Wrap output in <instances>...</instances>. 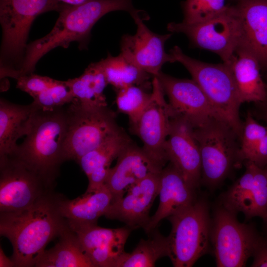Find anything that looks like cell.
<instances>
[{"label":"cell","instance_id":"obj_1","mask_svg":"<svg viewBox=\"0 0 267 267\" xmlns=\"http://www.w3.org/2000/svg\"><path fill=\"white\" fill-rule=\"evenodd\" d=\"M60 197L53 193L23 210L0 213V234L12 244L15 267H35L47 245L69 227L59 210Z\"/></svg>","mask_w":267,"mask_h":267},{"label":"cell","instance_id":"obj_2","mask_svg":"<svg viewBox=\"0 0 267 267\" xmlns=\"http://www.w3.org/2000/svg\"><path fill=\"white\" fill-rule=\"evenodd\" d=\"M116 10L127 11L131 16L139 12L134 6L132 0H90L63 8L59 12V16L51 31L27 44L21 67L13 74V78L33 73L39 60L55 47L67 48L71 43L76 42L81 49L85 48L94 25L107 13Z\"/></svg>","mask_w":267,"mask_h":267},{"label":"cell","instance_id":"obj_3","mask_svg":"<svg viewBox=\"0 0 267 267\" xmlns=\"http://www.w3.org/2000/svg\"><path fill=\"white\" fill-rule=\"evenodd\" d=\"M68 128L67 106L34 112L27 134L14 156L45 178L55 181L67 160L65 144Z\"/></svg>","mask_w":267,"mask_h":267},{"label":"cell","instance_id":"obj_4","mask_svg":"<svg viewBox=\"0 0 267 267\" xmlns=\"http://www.w3.org/2000/svg\"><path fill=\"white\" fill-rule=\"evenodd\" d=\"M175 62L181 63L205 93L212 107L241 137L243 122L239 115L242 104L228 65L203 62L186 55L178 46L170 51Z\"/></svg>","mask_w":267,"mask_h":267},{"label":"cell","instance_id":"obj_5","mask_svg":"<svg viewBox=\"0 0 267 267\" xmlns=\"http://www.w3.org/2000/svg\"><path fill=\"white\" fill-rule=\"evenodd\" d=\"M201 156V183L210 188L220 185L233 168H240V138L224 120L213 118L195 128Z\"/></svg>","mask_w":267,"mask_h":267},{"label":"cell","instance_id":"obj_6","mask_svg":"<svg viewBox=\"0 0 267 267\" xmlns=\"http://www.w3.org/2000/svg\"><path fill=\"white\" fill-rule=\"evenodd\" d=\"M167 219L172 225L167 237L168 257L174 267H192L210 247L211 219L207 202L196 199Z\"/></svg>","mask_w":267,"mask_h":267},{"label":"cell","instance_id":"obj_7","mask_svg":"<svg viewBox=\"0 0 267 267\" xmlns=\"http://www.w3.org/2000/svg\"><path fill=\"white\" fill-rule=\"evenodd\" d=\"M58 10L52 0H0V71L19 70L33 21L42 13Z\"/></svg>","mask_w":267,"mask_h":267},{"label":"cell","instance_id":"obj_8","mask_svg":"<svg viewBox=\"0 0 267 267\" xmlns=\"http://www.w3.org/2000/svg\"><path fill=\"white\" fill-rule=\"evenodd\" d=\"M68 128L65 144L66 160L76 162L122 129L108 106L87 107L74 100L67 106Z\"/></svg>","mask_w":267,"mask_h":267},{"label":"cell","instance_id":"obj_9","mask_svg":"<svg viewBox=\"0 0 267 267\" xmlns=\"http://www.w3.org/2000/svg\"><path fill=\"white\" fill-rule=\"evenodd\" d=\"M261 237L252 225L239 222L222 205L215 209L210 238L217 267L245 266Z\"/></svg>","mask_w":267,"mask_h":267},{"label":"cell","instance_id":"obj_10","mask_svg":"<svg viewBox=\"0 0 267 267\" xmlns=\"http://www.w3.org/2000/svg\"><path fill=\"white\" fill-rule=\"evenodd\" d=\"M14 156L0 157V212H16L53 193L54 183Z\"/></svg>","mask_w":267,"mask_h":267},{"label":"cell","instance_id":"obj_11","mask_svg":"<svg viewBox=\"0 0 267 267\" xmlns=\"http://www.w3.org/2000/svg\"><path fill=\"white\" fill-rule=\"evenodd\" d=\"M167 29L172 33L184 34L193 46L217 54L225 64L230 62L238 44V21L231 3L208 20L195 23L171 22Z\"/></svg>","mask_w":267,"mask_h":267},{"label":"cell","instance_id":"obj_12","mask_svg":"<svg viewBox=\"0 0 267 267\" xmlns=\"http://www.w3.org/2000/svg\"><path fill=\"white\" fill-rule=\"evenodd\" d=\"M150 99L131 131L143 143V149L164 167L168 162L165 145L169 135L171 114L165 93L156 77H153Z\"/></svg>","mask_w":267,"mask_h":267},{"label":"cell","instance_id":"obj_13","mask_svg":"<svg viewBox=\"0 0 267 267\" xmlns=\"http://www.w3.org/2000/svg\"><path fill=\"white\" fill-rule=\"evenodd\" d=\"M153 77L157 78L168 98L171 117H183L194 128L213 118L223 120L192 79L177 78L161 71Z\"/></svg>","mask_w":267,"mask_h":267},{"label":"cell","instance_id":"obj_14","mask_svg":"<svg viewBox=\"0 0 267 267\" xmlns=\"http://www.w3.org/2000/svg\"><path fill=\"white\" fill-rule=\"evenodd\" d=\"M245 171L222 194L221 205L237 215L242 213L247 219L258 217L267 219V167L253 162L243 163Z\"/></svg>","mask_w":267,"mask_h":267},{"label":"cell","instance_id":"obj_15","mask_svg":"<svg viewBox=\"0 0 267 267\" xmlns=\"http://www.w3.org/2000/svg\"><path fill=\"white\" fill-rule=\"evenodd\" d=\"M165 152L167 161L191 187L196 189L201 184L200 152L194 127L183 117H171Z\"/></svg>","mask_w":267,"mask_h":267},{"label":"cell","instance_id":"obj_16","mask_svg":"<svg viewBox=\"0 0 267 267\" xmlns=\"http://www.w3.org/2000/svg\"><path fill=\"white\" fill-rule=\"evenodd\" d=\"M136 25L133 35H124L121 41V52L127 60L151 75L156 76L163 65L175 61L166 52L165 44L171 34L160 35L151 31L143 22L141 15L133 18Z\"/></svg>","mask_w":267,"mask_h":267},{"label":"cell","instance_id":"obj_17","mask_svg":"<svg viewBox=\"0 0 267 267\" xmlns=\"http://www.w3.org/2000/svg\"><path fill=\"white\" fill-rule=\"evenodd\" d=\"M238 21L237 47L252 54L259 62L267 80V0H233Z\"/></svg>","mask_w":267,"mask_h":267},{"label":"cell","instance_id":"obj_18","mask_svg":"<svg viewBox=\"0 0 267 267\" xmlns=\"http://www.w3.org/2000/svg\"><path fill=\"white\" fill-rule=\"evenodd\" d=\"M160 173L131 186L122 197L113 201L105 216L122 222L133 229H144L150 219V208L159 194Z\"/></svg>","mask_w":267,"mask_h":267},{"label":"cell","instance_id":"obj_19","mask_svg":"<svg viewBox=\"0 0 267 267\" xmlns=\"http://www.w3.org/2000/svg\"><path fill=\"white\" fill-rule=\"evenodd\" d=\"M130 227L110 228L91 224L73 230L94 267H116L125 253Z\"/></svg>","mask_w":267,"mask_h":267},{"label":"cell","instance_id":"obj_20","mask_svg":"<svg viewBox=\"0 0 267 267\" xmlns=\"http://www.w3.org/2000/svg\"><path fill=\"white\" fill-rule=\"evenodd\" d=\"M117 159L105 183L113 195V201L122 197L133 185L148 176L160 173L164 168L133 141Z\"/></svg>","mask_w":267,"mask_h":267},{"label":"cell","instance_id":"obj_21","mask_svg":"<svg viewBox=\"0 0 267 267\" xmlns=\"http://www.w3.org/2000/svg\"><path fill=\"white\" fill-rule=\"evenodd\" d=\"M195 190L171 163L164 167L160 174L158 207L144 229L145 232L149 233L163 219L193 203L196 200Z\"/></svg>","mask_w":267,"mask_h":267},{"label":"cell","instance_id":"obj_22","mask_svg":"<svg viewBox=\"0 0 267 267\" xmlns=\"http://www.w3.org/2000/svg\"><path fill=\"white\" fill-rule=\"evenodd\" d=\"M113 200L107 187L85 193L69 200L60 197L59 208L69 227L72 230L84 226L97 224L98 219L105 216Z\"/></svg>","mask_w":267,"mask_h":267},{"label":"cell","instance_id":"obj_23","mask_svg":"<svg viewBox=\"0 0 267 267\" xmlns=\"http://www.w3.org/2000/svg\"><path fill=\"white\" fill-rule=\"evenodd\" d=\"M132 140L122 129L77 162L87 176L89 183L86 192H92L105 185L110 165Z\"/></svg>","mask_w":267,"mask_h":267},{"label":"cell","instance_id":"obj_24","mask_svg":"<svg viewBox=\"0 0 267 267\" xmlns=\"http://www.w3.org/2000/svg\"><path fill=\"white\" fill-rule=\"evenodd\" d=\"M230 68L241 104L263 101L267 94L260 64L250 52L237 47L228 64Z\"/></svg>","mask_w":267,"mask_h":267},{"label":"cell","instance_id":"obj_25","mask_svg":"<svg viewBox=\"0 0 267 267\" xmlns=\"http://www.w3.org/2000/svg\"><path fill=\"white\" fill-rule=\"evenodd\" d=\"M38 107L12 103L0 99V157L11 156L15 152L17 141L28 132L31 120Z\"/></svg>","mask_w":267,"mask_h":267},{"label":"cell","instance_id":"obj_26","mask_svg":"<svg viewBox=\"0 0 267 267\" xmlns=\"http://www.w3.org/2000/svg\"><path fill=\"white\" fill-rule=\"evenodd\" d=\"M58 237V242L44 251L35 267H94L84 251L77 235L69 227Z\"/></svg>","mask_w":267,"mask_h":267},{"label":"cell","instance_id":"obj_27","mask_svg":"<svg viewBox=\"0 0 267 267\" xmlns=\"http://www.w3.org/2000/svg\"><path fill=\"white\" fill-rule=\"evenodd\" d=\"M74 100L87 107L107 106L104 90L108 85L99 62L90 64L79 77L65 81Z\"/></svg>","mask_w":267,"mask_h":267},{"label":"cell","instance_id":"obj_28","mask_svg":"<svg viewBox=\"0 0 267 267\" xmlns=\"http://www.w3.org/2000/svg\"><path fill=\"white\" fill-rule=\"evenodd\" d=\"M98 62L108 84L113 86L115 90L133 85L145 88L150 86L148 81L152 76L129 61L121 53L116 56L108 54L106 58Z\"/></svg>","mask_w":267,"mask_h":267},{"label":"cell","instance_id":"obj_29","mask_svg":"<svg viewBox=\"0 0 267 267\" xmlns=\"http://www.w3.org/2000/svg\"><path fill=\"white\" fill-rule=\"evenodd\" d=\"M149 233L150 237L141 239L131 253L125 252L116 267H152L159 259L168 257L167 237L156 228Z\"/></svg>","mask_w":267,"mask_h":267},{"label":"cell","instance_id":"obj_30","mask_svg":"<svg viewBox=\"0 0 267 267\" xmlns=\"http://www.w3.org/2000/svg\"><path fill=\"white\" fill-rule=\"evenodd\" d=\"M145 89L133 85L116 90L118 111L128 116L131 128L136 123L150 99L151 92H147Z\"/></svg>","mask_w":267,"mask_h":267},{"label":"cell","instance_id":"obj_31","mask_svg":"<svg viewBox=\"0 0 267 267\" xmlns=\"http://www.w3.org/2000/svg\"><path fill=\"white\" fill-rule=\"evenodd\" d=\"M230 0H185L182 3V22L195 23L211 19L224 11Z\"/></svg>","mask_w":267,"mask_h":267},{"label":"cell","instance_id":"obj_32","mask_svg":"<svg viewBox=\"0 0 267 267\" xmlns=\"http://www.w3.org/2000/svg\"><path fill=\"white\" fill-rule=\"evenodd\" d=\"M267 134V125L257 122L250 111L247 113L240 138L238 162L240 167L245 161L249 160L258 145Z\"/></svg>","mask_w":267,"mask_h":267},{"label":"cell","instance_id":"obj_33","mask_svg":"<svg viewBox=\"0 0 267 267\" xmlns=\"http://www.w3.org/2000/svg\"><path fill=\"white\" fill-rule=\"evenodd\" d=\"M32 102L38 109L49 111L73 102L74 98L65 81L56 83L33 98Z\"/></svg>","mask_w":267,"mask_h":267},{"label":"cell","instance_id":"obj_34","mask_svg":"<svg viewBox=\"0 0 267 267\" xmlns=\"http://www.w3.org/2000/svg\"><path fill=\"white\" fill-rule=\"evenodd\" d=\"M16 80L17 88L28 93L33 98L57 81L48 77L40 76L33 73L21 76Z\"/></svg>","mask_w":267,"mask_h":267},{"label":"cell","instance_id":"obj_35","mask_svg":"<svg viewBox=\"0 0 267 267\" xmlns=\"http://www.w3.org/2000/svg\"><path fill=\"white\" fill-rule=\"evenodd\" d=\"M251 267H267V238L261 237L253 253Z\"/></svg>","mask_w":267,"mask_h":267},{"label":"cell","instance_id":"obj_36","mask_svg":"<svg viewBox=\"0 0 267 267\" xmlns=\"http://www.w3.org/2000/svg\"><path fill=\"white\" fill-rule=\"evenodd\" d=\"M259 167L267 166V134L263 138L249 160Z\"/></svg>","mask_w":267,"mask_h":267},{"label":"cell","instance_id":"obj_37","mask_svg":"<svg viewBox=\"0 0 267 267\" xmlns=\"http://www.w3.org/2000/svg\"><path fill=\"white\" fill-rule=\"evenodd\" d=\"M251 112L255 118L264 121L267 125V94L264 100L254 103L253 112Z\"/></svg>","mask_w":267,"mask_h":267},{"label":"cell","instance_id":"obj_38","mask_svg":"<svg viewBox=\"0 0 267 267\" xmlns=\"http://www.w3.org/2000/svg\"><path fill=\"white\" fill-rule=\"evenodd\" d=\"M57 5L59 12L63 8L67 6H74L86 3L90 0H52Z\"/></svg>","mask_w":267,"mask_h":267},{"label":"cell","instance_id":"obj_39","mask_svg":"<svg viewBox=\"0 0 267 267\" xmlns=\"http://www.w3.org/2000/svg\"><path fill=\"white\" fill-rule=\"evenodd\" d=\"M15 265L12 258L8 257L4 253L1 246H0V267H12Z\"/></svg>","mask_w":267,"mask_h":267},{"label":"cell","instance_id":"obj_40","mask_svg":"<svg viewBox=\"0 0 267 267\" xmlns=\"http://www.w3.org/2000/svg\"><path fill=\"white\" fill-rule=\"evenodd\" d=\"M264 222H265V223H266L267 226V219L265 221H264Z\"/></svg>","mask_w":267,"mask_h":267},{"label":"cell","instance_id":"obj_41","mask_svg":"<svg viewBox=\"0 0 267 267\" xmlns=\"http://www.w3.org/2000/svg\"><path fill=\"white\" fill-rule=\"evenodd\" d=\"M267 83V81H266Z\"/></svg>","mask_w":267,"mask_h":267},{"label":"cell","instance_id":"obj_42","mask_svg":"<svg viewBox=\"0 0 267 267\" xmlns=\"http://www.w3.org/2000/svg\"></svg>","mask_w":267,"mask_h":267}]
</instances>
